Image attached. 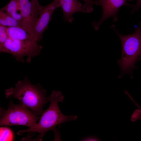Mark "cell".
Masks as SVG:
<instances>
[{"label":"cell","mask_w":141,"mask_h":141,"mask_svg":"<svg viewBox=\"0 0 141 141\" xmlns=\"http://www.w3.org/2000/svg\"><path fill=\"white\" fill-rule=\"evenodd\" d=\"M48 97L50 102V105L43 112L38 122L28 129L19 131L17 133V134L20 135L28 132H37L39 133V135L37 139L41 140L48 131L63 122L75 120L77 119L76 115H66L61 112L58 103L63 101L64 96L60 91L54 90Z\"/></svg>","instance_id":"obj_1"},{"label":"cell","mask_w":141,"mask_h":141,"mask_svg":"<svg viewBox=\"0 0 141 141\" xmlns=\"http://www.w3.org/2000/svg\"><path fill=\"white\" fill-rule=\"evenodd\" d=\"M7 98H14L37 115H42L43 105L49 101L45 90L39 85H33L27 77L18 81L14 87L5 91Z\"/></svg>","instance_id":"obj_2"},{"label":"cell","mask_w":141,"mask_h":141,"mask_svg":"<svg viewBox=\"0 0 141 141\" xmlns=\"http://www.w3.org/2000/svg\"><path fill=\"white\" fill-rule=\"evenodd\" d=\"M111 27L118 36L122 45L121 56L118 62L121 68V75L130 73L136 61L141 57V27L136 28L132 34L124 35L116 30L115 26Z\"/></svg>","instance_id":"obj_3"},{"label":"cell","mask_w":141,"mask_h":141,"mask_svg":"<svg viewBox=\"0 0 141 141\" xmlns=\"http://www.w3.org/2000/svg\"><path fill=\"white\" fill-rule=\"evenodd\" d=\"M40 118L22 104H15L10 102L0 119V125H21L31 128L37 123Z\"/></svg>","instance_id":"obj_4"},{"label":"cell","mask_w":141,"mask_h":141,"mask_svg":"<svg viewBox=\"0 0 141 141\" xmlns=\"http://www.w3.org/2000/svg\"><path fill=\"white\" fill-rule=\"evenodd\" d=\"M42 46L37 41L21 40L9 38L2 45L0 46V51L12 54L18 61L23 62L24 58L27 57V61L40 53Z\"/></svg>","instance_id":"obj_5"},{"label":"cell","mask_w":141,"mask_h":141,"mask_svg":"<svg viewBox=\"0 0 141 141\" xmlns=\"http://www.w3.org/2000/svg\"><path fill=\"white\" fill-rule=\"evenodd\" d=\"M58 0H54L47 5L41 6L40 9L39 15L32 28L36 40H41L44 31L48 28L52 15L57 8L60 7Z\"/></svg>","instance_id":"obj_6"},{"label":"cell","mask_w":141,"mask_h":141,"mask_svg":"<svg viewBox=\"0 0 141 141\" xmlns=\"http://www.w3.org/2000/svg\"><path fill=\"white\" fill-rule=\"evenodd\" d=\"M127 0H97L94 1L95 4L101 6L102 9V14L100 20L93 23V26L98 30L100 25L108 18L111 17L113 20H117V14L119 9L123 5L130 6L126 2Z\"/></svg>","instance_id":"obj_7"},{"label":"cell","mask_w":141,"mask_h":141,"mask_svg":"<svg viewBox=\"0 0 141 141\" xmlns=\"http://www.w3.org/2000/svg\"><path fill=\"white\" fill-rule=\"evenodd\" d=\"M18 0L19 11L22 17L20 26L33 31L32 28L39 16L41 6L38 5L30 0Z\"/></svg>","instance_id":"obj_8"},{"label":"cell","mask_w":141,"mask_h":141,"mask_svg":"<svg viewBox=\"0 0 141 141\" xmlns=\"http://www.w3.org/2000/svg\"><path fill=\"white\" fill-rule=\"evenodd\" d=\"M63 14L64 20L71 22L74 20L73 14L76 12L85 13L81 3L78 0H58Z\"/></svg>","instance_id":"obj_9"},{"label":"cell","mask_w":141,"mask_h":141,"mask_svg":"<svg viewBox=\"0 0 141 141\" xmlns=\"http://www.w3.org/2000/svg\"><path fill=\"white\" fill-rule=\"evenodd\" d=\"M7 32L9 38L21 40L37 41L33 31L22 26L7 27Z\"/></svg>","instance_id":"obj_10"},{"label":"cell","mask_w":141,"mask_h":141,"mask_svg":"<svg viewBox=\"0 0 141 141\" xmlns=\"http://www.w3.org/2000/svg\"><path fill=\"white\" fill-rule=\"evenodd\" d=\"M0 24L8 27L20 26L18 22L1 10H0Z\"/></svg>","instance_id":"obj_11"},{"label":"cell","mask_w":141,"mask_h":141,"mask_svg":"<svg viewBox=\"0 0 141 141\" xmlns=\"http://www.w3.org/2000/svg\"><path fill=\"white\" fill-rule=\"evenodd\" d=\"M9 15L12 13L19 10V7L18 0H10L9 2L0 10Z\"/></svg>","instance_id":"obj_12"},{"label":"cell","mask_w":141,"mask_h":141,"mask_svg":"<svg viewBox=\"0 0 141 141\" xmlns=\"http://www.w3.org/2000/svg\"><path fill=\"white\" fill-rule=\"evenodd\" d=\"M0 141H12L14 138L13 132L9 128L6 127L0 128Z\"/></svg>","instance_id":"obj_13"},{"label":"cell","mask_w":141,"mask_h":141,"mask_svg":"<svg viewBox=\"0 0 141 141\" xmlns=\"http://www.w3.org/2000/svg\"><path fill=\"white\" fill-rule=\"evenodd\" d=\"M8 38L7 27L0 24V46L3 45Z\"/></svg>","instance_id":"obj_14"},{"label":"cell","mask_w":141,"mask_h":141,"mask_svg":"<svg viewBox=\"0 0 141 141\" xmlns=\"http://www.w3.org/2000/svg\"><path fill=\"white\" fill-rule=\"evenodd\" d=\"M84 4L83 7L86 13H90L93 10V5L95 4L94 1L92 0H83Z\"/></svg>","instance_id":"obj_15"},{"label":"cell","mask_w":141,"mask_h":141,"mask_svg":"<svg viewBox=\"0 0 141 141\" xmlns=\"http://www.w3.org/2000/svg\"><path fill=\"white\" fill-rule=\"evenodd\" d=\"M9 15L18 22L21 26L20 24L22 20V17L20 13H17V11H16L12 13Z\"/></svg>","instance_id":"obj_16"},{"label":"cell","mask_w":141,"mask_h":141,"mask_svg":"<svg viewBox=\"0 0 141 141\" xmlns=\"http://www.w3.org/2000/svg\"><path fill=\"white\" fill-rule=\"evenodd\" d=\"M140 8H141V0H138L136 4L134 7L132 11V13H133Z\"/></svg>","instance_id":"obj_17"},{"label":"cell","mask_w":141,"mask_h":141,"mask_svg":"<svg viewBox=\"0 0 141 141\" xmlns=\"http://www.w3.org/2000/svg\"><path fill=\"white\" fill-rule=\"evenodd\" d=\"M99 140V139L94 137H89L83 139V140L85 141H98Z\"/></svg>","instance_id":"obj_18"},{"label":"cell","mask_w":141,"mask_h":141,"mask_svg":"<svg viewBox=\"0 0 141 141\" xmlns=\"http://www.w3.org/2000/svg\"><path fill=\"white\" fill-rule=\"evenodd\" d=\"M31 1L36 4L38 5H40L39 3L38 0H31Z\"/></svg>","instance_id":"obj_19"},{"label":"cell","mask_w":141,"mask_h":141,"mask_svg":"<svg viewBox=\"0 0 141 141\" xmlns=\"http://www.w3.org/2000/svg\"><path fill=\"white\" fill-rule=\"evenodd\" d=\"M141 60V57H140L137 60Z\"/></svg>","instance_id":"obj_20"},{"label":"cell","mask_w":141,"mask_h":141,"mask_svg":"<svg viewBox=\"0 0 141 141\" xmlns=\"http://www.w3.org/2000/svg\"></svg>","instance_id":"obj_21"}]
</instances>
